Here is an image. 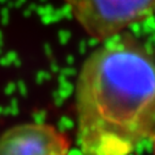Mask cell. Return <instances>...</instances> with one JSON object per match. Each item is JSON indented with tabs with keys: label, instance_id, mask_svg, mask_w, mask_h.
<instances>
[{
	"label": "cell",
	"instance_id": "3",
	"mask_svg": "<svg viewBox=\"0 0 155 155\" xmlns=\"http://www.w3.org/2000/svg\"><path fill=\"white\" fill-rule=\"evenodd\" d=\"M70 143L56 127L22 124L0 136V155H68Z\"/></svg>",
	"mask_w": 155,
	"mask_h": 155
},
{
	"label": "cell",
	"instance_id": "1",
	"mask_svg": "<svg viewBox=\"0 0 155 155\" xmlns=\"http://www.w3.org/2000/svg\"><path fill=\"white\" fill-rule=\"evenodd\" d=\"M83 155H130L155 136V56L115 35L84 60L76 89Z\"/></svg>",
	"mask_w": 155,
	"mask_h": 155
},
{
	"label": "cell",
	"instance_id": "2",
	"mask_svg": "<svg viewBox=\"0 0 155 155\" xmlns=\"http://www.w3.org/2000/svg\"><path fill=\"white\" fill-rule=\"evenodd\" d=\"M83 31L99 41L121 34L155 11V0H62Z\"/></svg>",
	"mask_w": 155,
	"mask_h": 155
},
{
	"label": "cell",
	"instance_id": "4",
	"mask_svg": "<svg viewBox=\"0 0 155 155\" xmlns=\"http://www.w3.org/2000/svg\"><path fill=\"white\" fill-rule=\"evenodd\" d=\"M154 155H155V136H154Z\"/></svg>",
	"mask_w": 155,
	"mask_h": 155
}]
</instances>
